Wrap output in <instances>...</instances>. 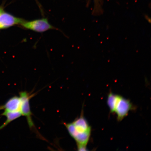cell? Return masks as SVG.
Returning <instances> with one entry per match:
<instances>
[{"instance_id":"cell-1","label":"cell","mask_w":151,"mask_h":151,"mask_svg":"<svg viewBox=\"0 0 151 151\" xmlns=\"http://www.w3.org/2000/svg\"><path fill=\"white\" fill-rule=\"evenodd\" d=\"M82 112L80 116L74 121L69 123H65L64 124L77 144L87 145L90 139L91 129Z\"/></svg>"},{"instance_id":"cell-2","label":"cell","mask_w":151,"mask_h":151,"mask_svg":"<svg viewBox=\"0 0 151 151\" xmlns=\"http://www.w3.org/2000/svg\"><path fill=\"white\" fill-rule=\"evenodd\" d=\"M19 95L21 101L20 112L22 116L26 117L30 129L36 131L37 129L32 119V114L29 104L30 99L33 95H30L26 91L20 92Z\"/></svg>"},{"instance_id":"cell-3","label":"cell","mask_w":151,"mask_h":151,"mask_svg":"<svg viewBox=\"0 0 151 151\" xmlns=\"http://www.w3.org/2000/svg\"><path fill=\"white\" fill-rule=\"evenodd\" d=\"M20 25L25 29L39 33L44 32L50 29H56V28L51 24L47 19L46 18L30 21L24 20Z\"/></svg>"},{"instance_id":"cell-4","label":"cell","mask_w":151,"mask_h":151,"mask_svg":"<svg viewBox=\"0 0 151 151\" xmlns=\"http://www.w3.org/2000/svg\"><path fill=\"white\" fill-rule=\"evenodd\" d=\"M133 109L134 106L129 100L119 95L114 111L117 116L118 121L123 119L127 116L129 111Z\"/></svg>"},{"instance_id":"cell-5","label":"cell","mask_w":151,"mask_h":151,"mask_svg":"<svg viewBox=\"0 0 151 151\" xmlns=\"http://www.w3.org/2000/svg\"><path fill=\"white\" fill-rule=\"evenodd\" d=\"M24 20L5 12L3 9L0 12V29L20 25Z\"/></svg>"},{"instance_id":"cell-6","label":"cell","mask_w":151,"mask_h":151,"mask_svg":"<svg viewBox=\"0 0 151 151\" xmlns=\"http://www.w3.org/2000/svg\"><path fill=\"white\" fill-rule=\"evenodd\" d=\"M20 97L14 96L9 99L4 105L0 106V110L4 109V111L11 112L20 111Z\"/></svg>"},{"instance_id":"cell-7","label":"cell","mask_w":151,"mask_h":151,"mask_svg":"<svg viewBox=\"0 0 151 151\" xmlns=\"http://www.w3.org/2000/svg\"><path fill=\"white\" fill-rule=\"evenodd\" d=\"M1 115L6 117V120L2 125L0 126V130L3 129L13 121L22 116L20 111L11 112L4 111V112L2 113Z\"/></svg>"},{"instance_id":"cell-8","label":"cell","mask_w":151,"mask_h":151,"mask_svg":"<svg viewBox=\"0 0 151 151\" xmlns=\"http://www.w3.org/2000/svg\"><path fill=\"white\" fill-rule=\"evenodd\" d=\"M119 95L110 92L107 99V104L111 113H114L115 106L118 99Z\"/></svg>"},{"instance_id":"cell-9","label":"cell","mask_w":151,"mask_h":151,"mask_svg":"<svg viewBox=\"0 0 151 151\" xmlns=\"http://www.w3.org/2000/svg\"><path fill=\"white\" fill-rule=\"evenodd\" d=\"M77 150L79 151H86V146L82 145H77Z\"/></svg>"},{"instance_id":"cell-10","label":"cell","mask_w":151,"mask_h":151,"mask_svg":"<svg viewBox=\"0 0 151 151\" xmlns=\"http://www.w3.org/2000/svg\"><path fill=\"white\" fill-rule=\"evenodd\" d=\"M2 9H1V8H0V12H1V11Z\"/></svg>"},{"instance_id":"cell-11","label":"cell","mask_w":151,"mask_h":151,"mask_svg":"<svg viewBox=\"0 0 151 151\" xmlns=\"http://www.w3.org/2000/svg\"><path fill=\"white\" fill-rule=\"evenodd\" d=\"M98 1V0H95L96 1ZM98 1H99V0H98Z\"/></svg>"}]
</instances>
